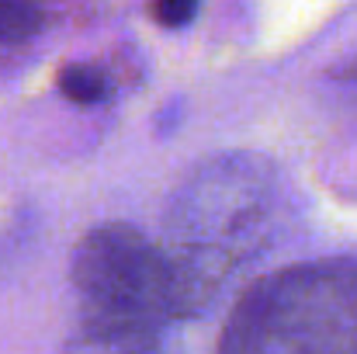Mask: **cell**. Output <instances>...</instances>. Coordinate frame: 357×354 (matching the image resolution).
I'll use <instances>...</instances> for the list:
<instances>
[{"mask_svg":"<svg viewBox=\"0 0 357 354\" xmlns=\"http://www.w3.org/2000/svg\"><path fill=\"white\" fill-rule=\"evenodd\" d=\"M80 348L87 354H160V330L202 313L215 292L163 243L128 223H105L73 250Z\"/></svg>","mask_w":357,"mask_h":354,"instance_id":"cell-1","label":"cell"},{"mask_svg":"<svg viewBox=\"0 0 357 354\" xmlns=\"http://www.w3.org/2000/svg\"><path fill=\"white\" fill-rule=\"evenodd\" d=\"M215 354H357V260H298L250 281Z\"/></svg>","mask_w":357,"mask_h":354,"instance_id":"cell-2","label":"cell"},{"mask_svg":"<svg viewBox=\"0 0 357 354\" xmlns=\"http://www.w3.org/2000/svg\"><path fill=\"white\" fill-rule=\"evenodd\" d=\"M281 202L267 160L229 153L202 163L174 191L163 219V246L212 292L274 233Z\"/></svg>","mask_w":357,"mask_h":354,"instance_id":"cell-3","label":"cell"},{"mask_svg":"<svg viewBox=\"0 0 357 354\" xmlns=\"http://www.w3.org/2000/svg\"><path fill=\"white\" fill-rule=\"evenodd\" d=\"M56 80H59L63 98L73 105H98L108 94V77L94 63H66Z\"/></svg>","mask_w":357,"mask_h":354,"instance_id":"cell-4","label":"cell"},{"mask_svg":"<svg viewBox=\"0 0 357 354\" xmlns=\"http://www.w3.org/2000/svg\"><path fill=\"white\" fill-rule=\"evenodd\" d=\"M45 24V10L31 3H0V45H21Z\"/></svg>","mask_w":357,"mask_h":354,"instance_id":"cell-5","label":"cell"},{"mask_svg":"<svg viewBox=\"0 0 357 354\" xmlns=\"http://www.w3.org/2000/svg\"><path fill=\"white\" fill-rule=\"evenodd\" d=\"M195 14H198L195 0H160V3L149 7V17L163 28H184Z\"/></svg>","mask_w":357,"mask_h":354,"instance_id":"cell-6","label":"cell"},{"mask_svg":"<svg viewBox=\"0 0 357 354\" xmlns=\"http://www.w3.org/2000/svg\"><path fill=\"white\" fill-rule=\"evenodd\" d=\"M337 77H340V80H347V84H357V59L351 63V66H344Z\"/></svg>","mask_w":357,"mask_h":354,"instance_id":"cell-7","label":"cell"}]
</instances>
